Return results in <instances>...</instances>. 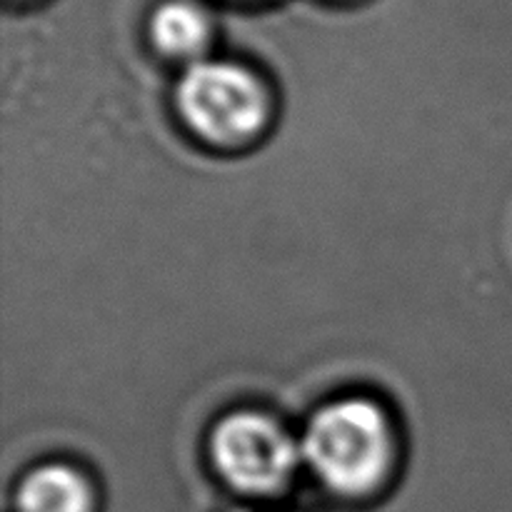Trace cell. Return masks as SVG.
Instances as JSON below:
<instances>
[{"mask_svg": "<svg viewBox=\"0 0 512 512\" xmlns=\"http://www.w3.org/2000/svg\"><path fill=\"white\" fill-rule=\"evenodd\" d=\"M18 512H93V493L68 465H43L18 488Z\"/></svg>", "mask_w": 512, "mask_h": 512, "instance_id": "cell-4", "label": "cell"}, {"mask_svg": "<svg viewBox=\"0 0 512 512\" xmlns=\"http://www.w3.org/2000/svg\"><path fill=\"white\" fill-rule=\"evenodd\" d=\"M213 463L228 485L248 495H273L293 478L303 458L285 428L260 413H233L218 423L213 440Z\"/></svg>", "mask_w": 512, "mask_h": 512, "instance_id": "cell-3", "label": "cell"}, {"mask_svg": "<svg viewBox=\"0 0 512 512\" xmlns=\"http://www.w3.org/2000/svg\"><path fill=\"white\" fill-rule=\"evenodd\" d=\"M185 123L210 143L233 145L258 133L265 120V93L253 73L233 63L198 60L178 83Z\"/></svg>", "mask_w": 512, "mask_h": 512, "instance_id": "cell-2", "label": "cell"}, {"mask_svg": "<svg viewBox=\"0 0 512 512\" xmlns=\"http://www.w3.org/2000/svg\"><path fill=\"white\" fill-rule=\"evenodd\" d=\"M300 453L315 478L330 490L363 495L385 478L393 458V433L375 403L338 400L310 418Z\"/></svg>", "mask_w": 512, "mask_h": 512, "instance_id": "cell-1", "label": "cell"}, {"mask_svg": "<svg viewBox=\"0 0 512 512\" xmlns=\"http://www.w3.org/2000/svg\"><path fill=\"white\" fill-rule=\"evenodd\" d=\"M150 33L163 53L193 58L208 45L210 20L205 10L190 0H168L153 13Z\"/></svg>", "mask_w": 512, "mask_h": 512, "instance_id": "cell-5", "label": "cell"}]
</instances>
